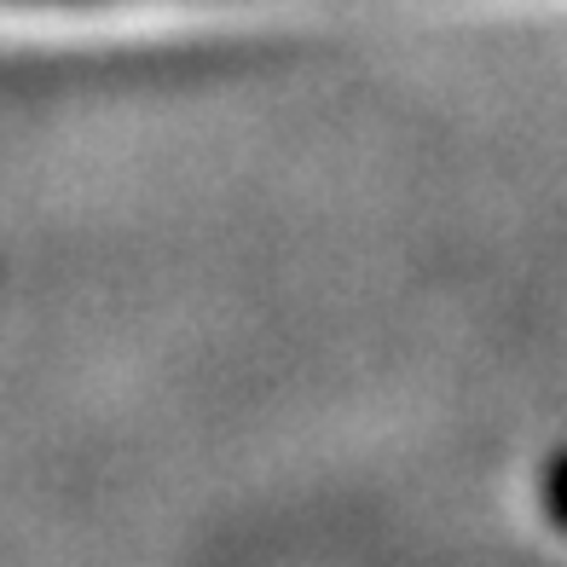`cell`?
Returning a JSON list of instances; mask_svg holds the SVG:
<instances>
[{
  "label": "cell",
  "instance_id": "6da1fadb",
  "mask_svg": "<svg viewBox=\"0 0 567 567\" xmlns=\"http://www.w3.org/2000/svg\"><path fill=\"white\" fill-rule=\"evenodd\" d=\"M203 7L249 18L284 12L296 18L324 0H0V41H127V35H174L203 30Z\"/></svg>",
  "mask_w": 567,
  "mask_h": 567
}]
</instances>
